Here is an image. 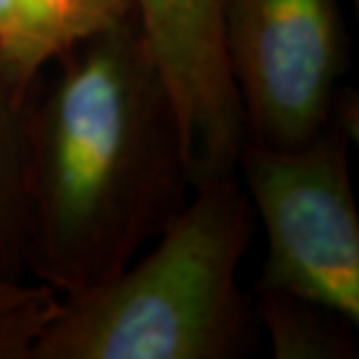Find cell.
Instances as JSON below:
<instances>
[{
  "instance_id": "cell-1",
  "label": "cell",
  "mask_w": 359,
  "mask_h": 359,
  "mask_svg": "<svg viewBox=\"0 0 359 359\" xmlns=\"http://www.w3.org/2000/svg\"><path fill=\"white\" fill-rule=\"evenodd\" d=\"M33 98L26 273L59 297L126 269L184 205L177 121L138 17L70 49Z\"/></svg>"
},
{
  "instance_id": "cell-2",
  "label": "cell",
  "mask_w": 359,
  "mask_h": 359,
  "mask_svg": "<svg viewBox=\"0 0 359 359\" xmlns=\"http://www.w3.org/2000/svg\"><path fill=\"white\" fill-rule=\"evenodd\" d=\"M194 196L117 276L73 297L31 359H233L252 339L238 269L255 212L238 173L194 187Z\"/></svg>"
},
{
  "instance_id": "cell-3",
  "label": "cell",
  "mask_w": 359,
  "mask_h": 359,
  "mask_svg": "<svg viewBox=\"0 0 359 359\" xmlns=\"http://www.w3.org/2000/svg\"><path fill=\"white\" fill-rule=\"evenodd\" d=\"M355 133L332 114L308 142H245L243 175L252 212L266 231L257 294H285L359 325V212L350 177Z\"/></svg>"
},
{
  "instance_id": "cell-4",
  "label": "cell",
  "mask_w": 359,
  "mask_h": 359,
  "mask_svg": "<svg viewBox=\"0 0 359 359\" xmlns=\"http://www.w3.org/2000/svg\"><path fill=\"white\" fill-rule=\"evenodd\" d=\"M248 142L294 147L329 124L348 42L339 0H222Z\"/></svg>"
},
{
  "instance_id": "cell-5",
  "label": "cell",
  "mask_w": 359,
  "mask_h": 359,
  "mask_svg": "<svg viewBox=\"0 0 359 359\" xmlns=\"http://www.w3.org/2000/svg\"><path fill=\"white\" fill-rule=\"evenodd\" d=\"M142 38L173 103L191 189L236 175L245 121L222 38V0H135Z\"/></svg>"
},
{
  "instance_id": "cell-6",
  "label": "cell",
  "mask_w": 359,
  "mask_h": 359,
  "mask_svg": "<svg viewBox=\"0 0 359 359\" xmlns=\"http://www.w3.org/2000/svg\"><path fill=\"white\" fill-rule=\"evenodd\" d=\"M135 17V0H14L0 63L21 87L70 49Z\"/></svg>"
},
{
  "instance_id": "cell-7",
  "label": "cell",
  "mask_w": 359,
  "mask_h": 359,
  "mask_svg": "<svg viewBox=\"0 0 359 359\" xmlns=\"http://www.w3.org/2000/svg\"><path fill=\"white\" fill-rule=\"evenodd\" d=\"M0 63V280L26 276V163L33 98Z\"/></svg>"
},
{
  "instance_id": "cell-8",
  "label": "cell",
  "mask_w": 359,
  "mask_h": 359,
  "mask_svg": "<svg viewBox=\"0 0 359 359\" xmlns=\"http://www.w3.org/2000/svg\"><path fill=\"white\" fill-rule=\"evenodd\" d=\"M255 315L266 329L278 359L357 357V325L311 301L259 292Z\"/></svg>"
},
{
  "instance_id": "cell-9",
  "label": "cell",
  "mask_w": 359,
  "mask_h": 359,
  "mask_svg": "<svg viewBox=\"0 0 359 359\" xmlns=\"http://www.w3.org/2000/svg\"><path fill=\"white\" fill-rule=\"evenodd\" d=\"M61 297L52 290L21 306L0 311V359H31L33 346L59 311Z\"/></svg>"
},
{
  "instance_id": "cell-10",
  "label": "cell",
  "mask_w": 359,
  "mask_h": 359,
  "mask_svg": "<svg viewBox=\"0 0 359 359\" xmlns=\"http://www.w3.org/2000/svg\"><path fill=\"white\" fill-rule=\"evenodd\" d=\"M45 290H49V287L38 285V283H26V280H24V283L0 280V311L26 304V301L35 299L40 292H45Z\"/></svg>"
},
{
  "instance_id": "cell-11",
  "label": "cell",
  "mask_w": 359,
  "mask_h": 359,
  "mask_svg": "<svg viewBox=\"0 0 359 359\" xmlns=\"http://www.w3.org/2000/svg\"><path fill=\"white\" fill-rule=\"evenodd\" d=\"M14 0H0V38H3L7 24H10V14H12Z\"/></svg>"
},
{
  "instance_id": "cell-12",
  "label": "cell",
  "mask_w": 359,
  "mask_h": 359,
  "mask_svg": "<svg viewBox=\"0 0 359 359\" xmlns=\"http://www.w3.org/2000/svg\"><path fill=\"white\" fill-rule=\"evenodd\" d=\"M353 3H355V5H357V3H359V0H353Z\"/></svg>"
}]
</instances>
